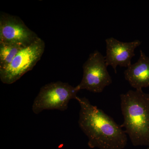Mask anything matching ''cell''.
<instances>
[{
	"instance_id": "ba28073f",
	"label": "cell",
	"mask_w": 149,
	"mask_h": 149,
	"mask_svg": "<svg viewBox=\"0 0 149 149\" xmlns=\"http://www.w3.org/2000/svg\"><path fill=\"white\" fill-rule=\"evenodd\" d=\"M124 74L125 80L136 90L149 87V57L142 50L138 61L127 67Z\"/></svg>"
},
{
	"instance_id": "277c9868",
	"label": "cell",
	"mask_w": 149,
	"mask_h": 149,
	"mask_svg": "<svg viewBox=\"0 0 149 149\" xmlns=\"http://www.w3.org/2000/svg\"><path fill=\"white\" fill-rule=\"evenodd\" d=\"M45 48V42L39 37L31 45L22 49L8 66L0 70L1 81L10 85L19 80L33 69L41 58Z\"/></svg>"
},
{
	"instance_id": "8992f818",
	"label": "cell",
	"mask_w": 149,
	"mask_h": 149,
	"mask_svg": "<svg viewBox=\"0 0 149 149\" xmlns=\"http://www.w3.org/2000/svg\"><path fill=\"white\" fill-rule=\"evenodd\" d=\"M39 37L18 17L1 13L0 42L19 44L27 47Z\"/></svg>"
},
{
	"instance_id": "9c48e42d",
	"label": "cell",
	"mask_w": 149,
	"mask_h": 149,
	"mask_svg": "<svg viewBox=\"0 0 149 149\" xmlns=\"http://www.w3.org/2000/svg\"><path fill=\"white\" fill-rule=\"evenodd\" d=\"M26 47L19 44L0 42V70L8 66L17 54Z\"/></svg>"
},
{
	"instance_id": "5b68a950",
	"label": "cell",
	"mask_w": 149,
	"mask_h": 149,
	"mask_svg": "<svg viewBox=\"0 0 149 149\" xmlns=\"http://www.w3.org/2000/svg\"><path fill=\"white\" fill-rule=\"evenodd\" d=\"M105 57L98 51L90 54L83 64V77L76 86L78 91L86 90L94 93H101L112 83L107 70Z\"/></svg>"
},
{
	"instance_id": "7a4b0ae2",
	"label": "cell",
	"mask_w": 149,
	"mask_h": 149,
	"mask_svg": "<svg viewBox=\"0 0 149 149\" xmlns=\"http://www.w3.org/2000/svg\"><path fill=\"white\" fill-rule=\"evenodd\" d=\"M123 123L134 146L149 147V94L142 90H130L120 95Z\"/></svg>"
},
{
	"instance_id": "6da1fadb",
	"label": "cell",
	"mask_w": 149,
	"mask_h": 149,
	"mask_svg": "<svg viewBox=\"0 0 149 149\" xmlns=\"http://www.w3.org/2000/svg\"><path fill=\"white\" fill-rule=\"evenodd\" d=\"M80 107L78 124L88 139L91 148L123 149L127 145L126 133L114 120L93 105L85 97L76 99Z\"/></svg>"
},
{
	"instance_id": "52a82bcc",
	"label": "cell",
	"mask_w": 149,
	"mask_h": 149,
	"mask_svg": "<svg viewBox=\"0 0 149 149\" xmlns=\"http://www.w3.org/2000/svg\"><path fill=\"white\" fill-rule=\"evenodd\" d=\"M105 42L106 55L105 57L107 65L111 66L116 74L117 66L126 68L130 66L131 60L135 56V49L141 44L139 40L124 42L113 37L106 39Z\"/></svg>"
},
{
	"instance_id": "3957f363",
	"label": "cell",
	"mask_w": 149,
	"mask_h": 149,
	"mask_svg": "<svg viewBox=\"0 0 149 149\" xmlns=\"http://www.w3.org/2000/svg\"><path fill=\"white\" fill-rule=\"evenodd\" d=\"M79 91L76 87L61 81L43 86L33 102L32 111L36 114L47 110H66L70 101L77 98Z\"/></svg>"
},
{
	"instance_id": "30bf717a",
	"label": "cell",
	"mask_w": 149,
	"mask_h": 149,
	"mask_svg": "<svg viewBox=\"0 0 149 149\" xmlns=\"http://www.w3.org/2000/svg\"><path fill=\"white\" fill-rule=\"evenodd\" d=\"M147 149H149V147H148V148Z\"/></svg>"
}]
</instances>
